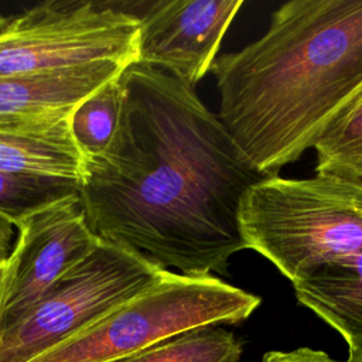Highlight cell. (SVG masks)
<instances>
[{"instance_id":"obj_19","label":"cell","mask_w":362,"mask_h":362,"mask_svg":"<svg viewBox=\"0 0 362 362\" xmlns=\"http://www.w3.org/2000/svg\"><path fill=\"white\" fill-rule=\"evenodd\" d=\"M345 362H362V352H361V354H352V355H349L348 361H345Z\"/></svg>"},{"instance_id":"obj_13","label":"cell","mask_w":362,"mask_h":362,"mask_svg":"<svg viewBox=\"0 0 362 362\" xmlns=\"http://www.w3.org/2000/svg\"><path fill=\"white\" fill-rule=\"evenodd\" d=\"M315 174L362 184V93L314 146Z\"/></svg>"},{"instance_id":"obj_3","label":"cell","mask_w":362,"mask_h":362,"mask_svg":"<svg viewBox=\"0 0 362 362\" xmlns=\"http://www.w3.org/2000/svg\"><path fill=\"white\" fill-rule=\"evenodd\" d=\"M246 249L291 283L313 269L362 252V184L329 175L255 184L239 214Z\"/></svg>"},{"instance_id":"obj_5","label":"cell","mask_w":362,"mask_h":362,"mask_svg":"<svg viewBox=\"0 0 362 362\" xmlns=\"http://www.w3.org/2000/svg\"><path fill=\"white\" fill-rule=\"evenodd\" d=\"M171 274L124 247L100 242L0 332V362H28Z\"/></svg>"},{"instance_id":"obj_9","label":"cell","mask_w":362,"mask_h":362,"mask_svg":"<svg viewBox=\"0 0 362 362\" xmlns=\"http://www.w3.org/2000/svg\"><path fill=\"white\" fill-rule=\"evenodd\" d=\"M130 64L99 61L82 66L0 78V130H33L69 119L86 96L117 78Z\"/></svg>"},{"instance_id":"obj_18","label":"cell","mask_w":362,"mask_h":362,"mask_svg":"<svg viewBox=\"0 0 362 362\" xmlns=\"http://www.w3.org/2000/svg\"><path fill=\"white\" fill-rule=\"evenodd\" d=\"M6 263H0V331H1V314H3V301H4V288H6Z\"/></svg>"},{"instance_id":"obj_7","label":"cell","mask_w":362,"mask_h":362,"mask_svg":"<svg viewBox=\"0 0 362 362\" xmlns=\"http://www.w3.org/2000/svg\"><path fill=\"white\" fill-rule=\"evenodd\" d=\"M16 228L17 239L6 262L1 331L17 324L59 277L102 242L90 230L79 197L34 212Z\"/></svg>"},{"instance_id":"obj_16","label":"cell","mask_w":362,"mask_h":362,"mask_svg":"<svg viewBox=\"0 0 362 362\" xmlns=\"http://www.w3.org/2000/svg\"><path fill=\"white\" fill-rule=\"evenodd\" d=\"M262 362H342L329 356L327 352L308 346L293 351H270L263 355Z\"/></svg>"},{"instance_id":"obj_12","label":"cell","mask_w":362,"mask_h":362,"mask_svg":"<svg viewBox=\"0 0 362 362\" xmlns=\"http://www.w3.org/2000/svg\"><path fill=\"white\" fill-rule=\"evenodd\" d=\"M242 342L222 325L195 328L116 362H240Z\"/></svg>"},{"instance_id":"obj_4","label":"cell","mask_w":362,"mask_h":362,"mask_svg":"<svg viewBox=\"0 0 362 362\" xmlns=\"http://www.w3.org/2000/svg\"><path fill=\"white\" fill-rule=\"evenodd\" d=\"M260 297L219 277L171 274L28 362H116L178 334L238 324Z\"/></svg>"},{"instance_id":"obj_14","label":"cell","mask_w":362,"mask_h":362,"mask_svg":"<svg viewBox=\"0 0 362 362\" xmlns=\"http://www.w3.org/2000/svg\"><path fill=\"white\" fill-rule=\"evenodd\" d=\"M79 194V180L0 168V215L16 225L52 204Z\"/></svg>"},{"instance_id":"obj_15","label":"cell","mask_w":362,"mask_h":362,"mask_svg":"<svg viewBox=\"0 0 362 362\" xmlns=\"http://www.w3.org/2000/svg\"><path fill=\"white\" fill-rule=\"evenodd\" d=\"M117 78L86 96L69 116L72 137L85 158L102 154L115 136L122 103Z\"/></svg>"},{"instance_id":"obj_17","label":"cell","mask_w":362,"mask_h":362,"mask_svg":"<svg viewBox=\"0 0 362 362\" xmlns=\"http://www.w3.org/2000/svg\"><path fill=\"white\" fill-rule=\"evenodd\" d=\"M14 225L0 215V263H6L14 247Z\"/></svg>"},{"instance_id":"obj_11","label":"cell","mask_w":362,"mask_h":362,"mask_svg":"<svg viewBox=\"0 0 362 362\" xmlns=\"http://www.w3.org/2000/svg\"><path fill=\"white\" fill-rule=\"evenodd\" d=\"M83 161L69 119L44 129L0 130V168L79 180Z\"/></svg>"},{"instance_id":"obj_6","label":"cell","mask_w":362,"mask_h":362,"mask_svg":"<svg viewBox=\"0 0 362 362\" xmlns=\"http://www.w3.org/2000/svg\"><path fill=\"white\" fill-rule=\"evenodd\" d=\"M140 17L109 3L45 1L0 16V78L137 61Z\"/></svg>"},{"instance_id":"obj_1","label":"cell","mask_w":362,"mask_h":362,"mask_svg":"<svg viewBox=\"0 0 362 362\" xmlns=\"http://www.w3.org/2000/svg\"><path fill=\"white\" fill-rule=\"evenodd\" d=\"M120 115L107 148L85 158L79 201L93 235L180 274H228L246 249V192L274 177L238 148L218 116L171 74L133 62L119 75Z\"/></svg>"},{"instance_id":"obj_2","label":"cell","mask_w":362,"mask_h":362,"mask_svg":"<svg viewBox=\"0 0 362 362\" xmlns=\"http://www.w3.org/2000/svg\"><path fill=\"white\" fill-rule=\"evenodd\" d=\"M211 71L218 119L259 171L279 175L362 93V0L287 1Z\"/></svg>"},{"instance_id":"obj_8","label":"cell","mask_w":362,"mask_h":362,"mask_svg":"<svg viewBox=\"0 0 362 362\" xmlns=\"http://www.w3.org/2000/svg\"><path fill=\"white\" fill-rule=\"evenodd\" d=\"M242 0L151 3L140 17L137 61L160 68L192 88L212 68Z\"/></svg>"},{"instance_id":"obj_10","label":"cell","mask_w":362,"mask_h":362,"mask_svg":"<svg viewBox=\"0 0 362 362\" xmlns=\"http://www.w3.org/2000/svg\"><path fill=\"white\" fill-rule=\"evenodd\" d=\"M291 284L298 303L346 341L349 355L362 352V252L327 262Z\"/></svg>"}]
</instances>
